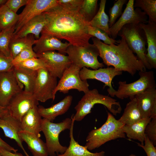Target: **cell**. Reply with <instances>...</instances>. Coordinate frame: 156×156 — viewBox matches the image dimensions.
Wrapping results in <instances>:
<instances>
[{"mask_svg": "<svg viewBox=\"0 0 156 156\" xmlns=\"http://www.w3.org/2000/svg\"><path fill=\"white\" fill-rule=\"evenodd\" d=\"M79 10L58 3L44 12L46 23L41 33L65 40L73 46H88L93 37L88 34V22Z\"/></svg>", "mask_w": 156, "mask_h": 156, "instance_id": "obj_1", "label": "cell"}, {"mask_svg": "<svg viewBox=\"0 0 156 156\" xmlns=\"http://www.w3.org/2000/svg\"><path fill=\"white\" fill-rule=\"evenodd\" d=\"M118 43L108 45L93 37V44L99 51V56L107 67L113 66L122 72H127L132 76L137 71H146V68L128 47L123 37Z\"/></svg>", "mask_w": 156, "mask_h": 156, "instance_id": "obj_2", "label": "cell"}, {"mask_svg": "<svg viewBox=\"0 0 156 156\" xmlns=\"http://www.w3.org/2000/svg\"><path fill=\"white\" fill-rule=\"evenodd\" d=\"M124 125L107 112L105 123L99 128L92 130L88 134L85 145L89 151L98 148L109 141L118 138H125L123 130Z\"/></svg>", "mask_w": 156, "mask_h": 156, "instance_id": "obj_3", "label": "cell"}, {"mask_svg": "<svg viewBox=\"0 0 156 156\" xmlns=\"http://www.w3.org/2000/svg\"><path fill=\"white\" fill-rule=\"evenodd\" d=\"M97 104L105 106L114 115L120 114L122 111L120 103L116 100L99 93L96 89L89 90L85 93L75 107L76 112L75 114H73L75 120L80 121L82 120L91 112V109Z\"/></svg>", "mask_w": 156, "mask_h": 156, "instance_id": "obj_4", "label": "cell"}, {"mask_svg": "<svg viewBox=\"0 0 156 156\" xmlns=\"http://www.w3.org/2000/svg\"><path fill=\"white\" fill-rule=\"evenodd\" d=\"M72 122L71 118H67L62 121L54 123L44 118L42 119L41 131L45 138L48 155L55 156L63 153L67 147L60 143L59 136L60 133L66 129H70Z\"/></svg>", "mask_w": 156, "mask_h": 156, "instance_id": "obj_5", "label": "cell"}, {"mask_svg": "<svg viewBox=\"0 0 156 156\" xmlns=\"http://www.w3.org/2000/svg\"><path fill=\"white\" fill-rule=\"evenodd\" d=\"M139 24H127L119 32L118 36L123 37L130 49L135 53L146 69H152L146 57V40L144 33Z\"/></svg>", "mask_w": 156, "mask_h": 156, "instance_id": "obj_6", "label": "cell"}, {"mask_svg": "<svg viewBox=\"0 0 156 156\" xmlns=\"http://www.w3.org/2000/svg\"><path fill=\"white\" fill-rule=\"evenodd\" d=\"M139 74V78L133 82L127 83L126 81H119L118 90L108 92V94L121 99L129 97L131 99L147 89L156 87L153 71H140Z\"/></svg>", "mask_w": 156, "mask_h": 156, "instance_id": "obj_7", "label": "cell"}, {"mask_svg": "<svg viewBox=\"0 0 156 156\" xmlns=\"http://www.w3.org/2000/svg\"><path fill=\"white\" fill-rule=\"evenodd\" d=\"M72 64L81 68H90L93 70L103 68L104 65L100 62L98 57L99 55L98 49L93 44L86 47L69 46L65 51Z\"/></svg>", "mask_w": 156, "mask_h": 156, "instance_id": "obj_8", "label": "cell"}, {"mask_svg": "<svg viewBox=\"0 0 156 156\" xmlns=\"http://www.w3.org/2000/svg\"><path fill=\"white\" fill-rule=\"evenodd\" d=\"M81 68L72 64L65 70L54 91L53 95L55 98L58 91L65 94L68 93L70 90L74 89L85 94L89 90V85L87 80H82L80 78L79 72Z\"/></svg>", "mask_w": 156, "mask_h": 156, "instance_id": "obj_9", "label": "cell"}, {"mask_svg": "<svg viewBox=\"0 0 156 156\" xmlns=\"http://www.w3.org/2000/svg\"><path fill=\"white\" fill-rule=\"evenodd\" d=\"M38 75L32 92L38 101L44 102L54 100L53 93L57 86V78L53 76L46 67L37 70Z\"/></svg>", "mask_w": 156, "mask_h": 156, "instance_id": "obj_10", "label": "cell"}, {"mask_svg": "<svg viewBox=\"0 0 156 156\" xmlns=\"http://www.w3.org/2000/svg\"><path fill=\"white\" fill-rule=\"evenodd\" d=\"M134 0H129L123 12L119 19L109 28V36L115 40L122 27L128 24H139L148 22L147 15L138 8L134 9Z\"/></svg>", "mask_w": 156, "mask_h": 156, "instance_id": "obj_11", "label": "cell"}, {"mask_svg": "<svg viewBox=\"0 0 156 156\" xmlns=\"http://www.w3.org/2000/svg\"><path fill=\"white\" fill-rule=\"evenodd\" d=\"M39 105L32 93L24 90L14 95L6 108L9 113L21 122L24 115L31 108Z\"/></svg>", "mask_w": 156, "mask_h": 156, "instance_id": "obj_12", "label": "cell"}, {"mask_svg": "<svg viewBox=\"0 0 156 156\" xmlns=\"http://www.w3.org/2000/svg\"><path fill=\"white\" fill-rule=\"evenodd\" d=\"M13 69L0 73V106L6 108L12 98L23 90L24 88L16 77Z\"/></svg>", "mask_w": 156, "mask_h": 156, "instance_id": "obj_13", "label": "cell"}, {"mask_svg": "<svg viewBox=\"0 0 156 156\" xmlns=\"http://www.w3.org/2000/svg\"><path fill=\"white\" fill-rule=\"evenodd\" d=\"M57 4V0H28L22 12L18 14L14 34L29 21Z\"/></svg>", "mask_w": 156, "mask_h": 156, "instance_id": "obj_14", "label": "cell"}, {"mask_svg": "<svg viewBox=\"0 0 156 156\" xmlns=\"http://www.w3.org/2000/svg\"><path fill=\"white\" fill-rule=\"evenodd\" d=\"M44 62L45 67L54 76L60 79L72 64L68 56L54 51L36 54Z\"/></svg>", "mask_w": 156, "mask_h": 156, "instance_id": "obj_15", "label": "cell"}, {"mask_svg": "<svg viewBox=\"0 0 156 156\" xmlns=\"http://www.w3.org/2000/svg\"><path fill=\"white\" fill-rule=\"evenodd\" d=\"M122 72L114 67H107L100 68L96 70H91L86 67L82 68L79 72V76L81 79L87 80L88 79H95L103 83L105 86L109 87L107 89L108 92L115 90L112 87V83L116 76L122 74Z\"/></svg>", "mask_w": 156, "mask_h": 156, "instance_id": "obj_16", "label": "cell"}, {"mask_svg": "<svg viewBox=\"0 0 156 156\" xmlns=\"http://www.w3.org/2000/svg\"><path fill=\"white\" fill-rule=\"evenodd\" d=\"M0 128L3 131L5 137L14 140L23 150L26 156H29L23 145L19 133L22 131L21 122L12 116L8 112L0 117Z\"/></svg>", "mask_w": 156, "mask_h": 156, "instance_id": "obj_17", "label": "cell"}, {"mask_svg": "<svg viewBox=\"0 0 156 156\" xmlns=\"http://www.w3.org/2000/svg\"><path fill=\"white\" fill-rule=\"evenodd\" d=\"M41 36L36 40L33 48L36 54L49 51H58L59 53L64 54L67 47L71 44L69 43H63L58 38L50 35L41 33Z\"/></svg>", "mask_w": 156, "mask_h": 156, "instance_id": "obj_18", "label": "cell"}, {"mask_svg": "<svg viewBox=\"0 0 156 156\" xmlns=\"http://www.w3.org/2000/svg\"><path fill=\"white\" fill-rule=\"evenodd\" d=\"M135 97L142 118L156 116V87L147 89Z\"/></svg>", "mask_w": 156, "mask_h": 156, "instance_id": "obj_19", "label": "cell"}, {"mask_svg": "<svg viewBox=\"0 0 156 156\" xmlns=\"http://www.w3.org/2000/svg\"><path fill=\"white\" fill-rule=\"evenodd\" d=\"M140 26L144 31L147 43L146 57L152 68H156V23H141Z\"/></svg>", "mask_w": 156, "mask_h": 156, "instance_id": "obj_20", "label": "cell"}, {"mask_svg": "<svg viewBox=\"0 0 156 156\" xmlns=\"http://www.w3.org/2000/svg\"><path fill=\"white\" fill-rule=\"evenodd\" d=\"M72 100L73 96L68 95L58 103L50 107L45 108L42 105L38 106V111L42 117L53 122L57 116L62 115L67 111Z\"/></svg>", "mask_w": 156, "mask_h": 156, "instance_id": "obj_21", "label": "cell"}, {"mask_svg": "<svg viewBox=\"0 0 156 156\" xmlns=\"http://www.w3.org/2000/svg\"><path fill=\"white\" fill-rule=\"evenodd\" d=\"M42 117L36 106L30 109L23 116L21 122L22 131L41 136Z\"/></svg>", "mask_w": 156, "mask_h": 156, "instance_id": "obj_22", "label": "cell"}, {"mask_svg": "<svg viewBox=\"0 0 156 156\" xmlns=\"http://www.w3.org/2000/svg\"><path fill=\"white\" fill-rule=\"evenodd\" d=\"M71 118L72 122L69 129L70 140L69 146L63 153L55 156H105L104 151L95 153L91 152L86 146L80 145L75 140L73 135V126L75 121L73 114L72 115Z\"/></svg>", "mask_w": 156, "mask_h": 156, "instance_id": "obj_23", "label": "cell"}, {"mask_svg": "<svg viewBox=\"0 0 156 156\" xmlns=\"http://www.w3.org/2000/svg\"><path fill=\"white\" fill-rule=\"evenodd\" d=\"M46 20L42 13L32 18L24 25L16 33L14 34L12 38L24 37L29 34L33 35L36 40L40 38L46 24Z\"/></svg>", "mask_w": 156, "mask_h": 156, "instance_id": "obj_24", "label": "cell"}, {"mask_svg": "<svg viewBox=\"0 0 156 156\" xmlns=\"http://www.w3.org/2000/svg\"><path fill=\"white\" fill-rule=\"evenodd\" d=\"M19 136L22 141L27 144L34 156H48L46 144L40 137L34 134L21 131Z\"/></svg>", "mask_w": 156, "mask_h": 156, "instance_id": "obj_25", "label": "cell"}, {"mask_svg": "<svg viewBox=\"0 0 156 156\" xmlns=\"http://www.w3.org/2000/svg\"><path fill=\"white\" fill-rule=\"evenodd\" d=\"M13 69L17 79L23 85L24 90L32 93L37 76V71L16 66H14Z\"/></svg>", "mask_w": 156, "mask_h": 156, "instance_id": "obj_26", "label": "cell"}, {"mask_svg": "<svg viewBox=\"0 0 156 156\" xmlns=\"http://www.w3.org/2000/svg\"><path fill=\"white\" fill-rule=\"evenodd\" d=\"M151 118H142L138 122L130 125H124L123 130L129 139L137 140L143 145L145 135L146 127Z\"/></svg>", "mask_w": 156, "mask_h": 156, "instance_id": "obj_27", "label": "cell"}, {"mask_svg": "<svg viewBox=\"0 0 156 156\" xmlns=\"http://www.w3.org/2000/svg\"><path fill=\"white\" fill-rule=\"evenodd\" d=\"M130 100L127 104L122 116L118 120L124 125H131L142 118L136 98L135 97Z\"/></svg>", "mask_w": 156, "mask_h": 156, "instance_id": "obj_28", "label": "cell"}, {"mask_svg": "<svg viewBox=\"0 0 156 156\" xmlns=\"http://www.w3.org/2000/svg\"><path fill=\"white\" fill-rule=\"evenodd\" d=\"M106 2V0H101L98 11L92 19L88 22V24L89 26L102 30L109 36V18L105 12Z\"/></svg>", "mask_w": 156, "mask_h": 156, "instance_id": "obj_29", "label": "cell"}, {"mask_svg": "<svg viewBox=\"0 0 156 156\" xmlns=\"http://www.w3.org/2000/svg\"><path fill=\"white\" fill-rule=\"evenodd\" d=\"M31 34L16 39L12 38L9 46L10 55L13 59L22 50L26 48L32 47L36 39Z\"/></svg>", "mask_w": 156, "mask_h": 156, "instance_id": "obj_30", "label": "cell"}, {"mask_svg": "<svg viewBox=\"0 0 156 156\" xmlns=\"http://www.w3.org/2000/svg\"><path fill=\"white\" fill-rule=\"evenodd\" d=\"M19 18L5 5L0 6V31L15 26Z\"/></svg>", "mask_w": 156, "mask_h": 156, "instance_id": "obj_31", "label": "cell"}, {"mask_svg": "<svg viewBox=\"0 0 156 156\" xmlns=\"http://www.w3.org/2000/svg\"><path fill=\"white\" fill-rule=\"evenodd\" d=\"M134 8H138L144 11L148 16V21L156 23V0H135Z\"/></svg>", "mask_w": 156, "mask_h": 156, "instance_id": "obj_32", "label": "cell"}, {"mask_svg": "<svg viewBox=\"0 0 156 156\" xmlns=\"http://www.w3.org/2000/svg\"><path fill=\"white\" fill-rule=\"evenodd\" d=\"M15 27L14 26L0 31V52L11 58L9 46L14 32Z\"/></svg>", "mask_w": 156, "mask_h": 156, "instance_id": "obj_33", "label": "cell"}, {"mask_svg": "<svg viewBox=\"0 0 156 156\" xmlns=\"http://www.w3.org/2000/svg\"><path fill=\"white\" fill-rule=\"evenodd\" d=\"M97 0H83L79 11L88 22L90 21L96 14Z\"/></svg>", "mask_w": 156, "mask_h": 156, "instance_id": "obj_34", "label": "cell"}, {"mask_svg": "<svg viewBox=\"0 0 156 156\" xmlns=\"http://www.w3.org/2000/svg\"><path fill=\"white\" fill-rule=\"evenodd\" d=\"M87 32L89 35L103 41V43L107 44H117L119 42L120 40H116L111 38L107 33L96 27L88 25Z\"/></svg>", "mask_w": 156, "mask_h": 156, "instance_id": "obj_35", "label": "cell"}, {"mask_svg": "<svg viewBox=\"0 0 156 156\" xmlns=\"http://www.w3.org/2000/svg\"><path fill=\"white\" fill-rule=\"evenodd\" d=\"M127 0H117L114 3L112 7L110 8L109 13V25L111 27L115 23L117 19L122 14L123 5L127 3Z\"/></svg>", "mask_w": 156, "mask_h": 156, "instance_id": "obj_36", "label": "cell"}, {"mask_svg": "<svg viewBox=\"0 0 156 156\" xmlns=\"http://www.w3.org/2000/svg\"><path fill=\"white\" fill-rule=\"evenodd\" d=\"M14 66H18L37 71L41 68L45 67L43 61L40 58L38 57H34L28 59Z\"/></svg>", "mask_w": 156, "mask_h": 156, "instance_id": "obj_37", "label": "cell"}, {"mask_svg": "<svg viewBox=\"0 0 156 156\" xmlns=\"http://www.w3.org/2000/svg\"><path fill=\"white\" fill-rule=\"evenodd\" d=\"M37 57V54L34 51L32 47L25 48L21 52L12 60L14 66L28 59Z\"/></svg>", "mask_w": 156, "mask_h": 156, "instance_id": "obj_38", "label": "cell"}, {"mask_svg": "<svg viewBox=\"0 0 156 156\" xmlns=\"http://www.w3.org/2000/svg\"><path fill=\"white\" fill-rule=\"evenodd\" d=\"M145 135L150 140L156 145V118H151L146 126L145 130Z\"/></svg>", "mask_w": 156, "mask_h": 156, "instance_id": "obj_39", "label": "cell"}, {"mask_svg": "<svg viewBox=\"0 0 156 156\" xmlns=\"http://www.w3.org/2000/svg\"><path fill=\"white\" fill-rule=\"evenodd\" d=\"M12 60L0 52V73L9 71L13 69Z\"/></svg>", "mask_w": 156, "mask_h": 156, "instance_id": "obj_40", "label": "cell"}, {"mask_svg": "<svg viewBox=\"0 0 156 156\" xmlns=\"http://www.w3.org/2000/svg\"><path fill=\"white\" fill-rule=\"evenodd\" d=\"M144 145H142L140 143H137L138 146L142 148L144 151L147 156H156V147L153 144L145 135Z\"/></svg>", "mask_w": 156, "mask_h": 156, "instance_id": "obj_41", "label": "cell"}, {"mask_svg": "<svg viewBox=\"0 0 156 156\" xmlns=\"http://www.w3.org/2000/svg\"><path fill=\"white\" fill-rule=\"evenodd\" d=\"M28 0H8L5 5L14 12L16 13L22 6L25 5Z\"/></svg>", "mask_w": 156, "mask_h": 156, "instance_id": "obj_42", "label": "cell"}, {"mask_svg": "<svg viewBox=\"0 0 156 156\" xmlns=\"http://www.w3.org/2000/svg\"><path fill=\"white\" fill-rule=\"evenodd\" d=\"M83 0H57L58 4L80 9Z\"/></svg>", "mask_w": 156, "mask_h": 156, "instance_id": "obj_43", "label": "cell"}, {"mask_svg": "<svg viewBox=\"0 0 156 156\" xmlns=\"http://www.w3.org/2000/svg\"><path fill=\"white\" fill-rule=\"evenodd\" d=\"M0 148H3L7 151L14 153H16L18 151V149L14 148L11 146L4 140L0 137Z\"/></svg>", "mask_w": 156, "mask_h": 156, "instance_id": "obj_44", "label": "cell"}, {"mask_svg": "<svg viewBox=\"0 0 156 156\" xmlns=\"http://www.w3.org/2000/svg\"><path fill=\"white\" fill-rule=\"evenodd\" d=\"M0 153L3 156H24L20 153L17 152L12 153L2 148H0Z\"/></svg>", "mask_w": 156, "mask_h": 156, "instance_id": "obj_45", "label": "cell"}, {"mask_svg": "<svg viewBox=\"0 0 156 156\" xmlns=\"http://www.w3.org/2000/svg\"><path fill=\"white\" fill-rule=\"evenodd\" d=\"M8 112L6 108L0 106V117L4 115Z\"/></svg>", "mask_w": 156, "mask_h": 156, "instance_id": "obj_46", "label": "cell"}, {"mask_svg": "<svg viewBox=\"0 0 156 156\" xmlns=\"http://www.w3.org/2000/svg\"><path fill=\"white\" fill-rule=\"evenodd\" d=\"M7 0H0V6L5 5Z\"/></svg>", "mask_w": 156, "mask_h": 156, "instance_id": "obj_47", "label": "cell"}, {"mask_svg": "<svg viewBox=\"0 0 156 156\" xmlns=\"http://www.w3.org/2000/svg\"><path fill=\"white\" fill-rule=\"evenodd\" d=\"M128 156H136V155L135 154H131L129 155Z\"/></svg>", "mask_w": 156, "mask_h": 156, "instance_id": "obj_48", "label": "cell"}, {"mask_svg": "<svg viewBox=\"0 0 156 156\" xmlns=\"http://www.w3.org/2000/svg\"><path fill=\"white\" fill-rule=\"evenodd\" d=\"M0 156H2V155L0 153Z\"/></svg>", "mask_w": 156, "mask_h": 156, "instance_id": "obj_49", "label": "cell"}, {"mask_svg": "<svg viewBox=\"0 0 156 156\" xmlns=\"http://www.w3.org/2000/svg\"></svg>", "mask_w": 156, "mask_h": 156, "instance_id": "obj_50", "label": "cell"}]
</instances>
